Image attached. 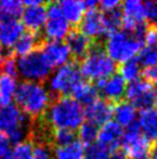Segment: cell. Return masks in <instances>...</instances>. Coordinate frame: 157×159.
Instances as JSON below:
<instances>
[{
    "instance_id": "30",
    "label": "cell",
    "mask_w": 157,
    "mask_h": 159,
    "mask_svg": "<svg viewBox=\"0 0 157 159\" xmlns=\"http://www.w3.org/2000/svg\"><path fill=\"white\" fill-rule=\"evenodd\" d=\"M97 135H98V127L88 122V121L83 122L78 128L80 142L84 146H88L92 143H95V141L97 139Z\"/></svg>"
},
{
    "instance_id": "34",
    "label": "cell",
    "mask_w": 157,
    "mask_h": 159,
    "mask_svg": "<svg viewBox=\"0 0 157 159\" xmlns=\"http://www.w3.org/2000/svg\"><path fill=\"white\" fill-rule=\"evenodd\" d=\"M110 155L111 152L98 143L84 146V159H108Z\"/></svg>"
},
{
    "instance_id": "27",
    "label": "cell",
    "mask_w": 157,
    "mask_h": 159,
    "mask_svg": "<svg viewBox=\"0 0 157 159\" xmlns=\"http://www.w3.org/2000/svg\"><path fill=\"white\" fill-rule=\"evenodd\" d=\"M119 72H120L119 75H120L125 81H128V83H133V81L140 79V75L142 73L141 65H140V63L138 62L136 58L129 59V61H127V62L120 64Z\"/></svg>"
},
{
    "instance_id": "32",
    "label": "cell",
    "mask_w": 157,
    "mask_h": 159,
    "mask_svg": "<svg viewBox=\"0 0 157 159\" xmlns=\"http://www.w3.org/2000/svg\"><path fill=\"white\" fill-rule=\"evenodd\" d=\"M50 141L53 142L57 146L67 145V144H70L72 142L76 141V134H75V131L64 130V129L51 130Z\"/></svg>"
},
{
    "instance_id": "10",
    "label": "cell",
    "mask_w": 157,
    "mask_h": 159,
    "mask_svg": "<svg viewBox=\"0 0 157 159\" xmlns=\"http://www.w3.org/2000/svg\"><path fill=\"white\" fill-rule=\"evenodd\" d=\"M155 89L150 83L144 79H138L129 83L125 89V97L127 102H129L134 108L141 111L149 109L154 105Z\"/></svg>"
},
{
    "instance_id": "39",
    "label": "cell",
    "mask_w": 157,
    "mask_h": 159,
    "mask_svg": "<svg viewBox=\"0 0 157 159\" xmlns=\"http://www.w3.org/2000/svg\"><path fill=\"white\" fill-rule=\"evenodd\" d=\"M11 142L7 137L0 134V159H2L5 157V155L11 150Z\"/></svg>"
},
{
    "instance_id": "29",
    "label": "cell",
    "mask_w": 157,
    "mask_h": 159,
    "mask_svg": "<svg viewBox=\"0 0 157 159\" xmlns=\"http://www.w3.org/2000/svg\"><path fill=\"white\" fill-rule=\"evenodd\" d=\"M104 27L106 35H110L114 31H118L119 28L122 27V13L120 9H116L112 12L103 13Z\"/></svg>"
},
{
    "instance_id": "21",
    "label": "cell",
    "mask_w": 157,
    "mask_h": 159,
    "mask_svg": "<svg viewBox=\"0 0 157 159\" xmlns=\"http://www.w3.org/2000/svg\"><path fill=\"white\" fill-rule=\"evenodd\" d=\"M66 39V44L70 49V56H73L76 59H82L88 53L92 43L78 30H70Z\"/></svg>"
},
{
    "instance_id": "43",
    "label": "cell",
    "mask_w": 157,
    "mask_h": 159,
    "mask_svg": "<svg viewBox=\"0 0 157 159\" xmlns=\"http://www.w3.org/2000/svg\"><path fill=\"white\" fill-rule=\"evenodd\" d=\"M154 105H155V108H156L155 111H157V92L155 93V99H154Z\"/></svg>"
},
{
    "instance_id": "33",
    "label": "cell",
    "mask_w": 157,
    "mask_h": 159,
    "mask_svg": "<svg viewBox=\"0 0 157 159\" xmlns=\"http://www.w3.org/2000/svg\"><path fill=\"white\" fill-rule=\"evenodd\" d=\"M1 5V13L2 18H12L18 19L20 16L23 9V4L21 1H15V0H6L0 2Z\"/></svg>"
},
{
    "instance_id": "36",
    "label": "cell",
    "mask_w": 157,
    "mask_h": 159,
    "mask_svg": "<svg viewBox=\"0 0 157 159\" xmlns=\"http://www.w3.org/2000/svg\"><path fill=\"white\" fill-rule=\"evenodd\" d=\"M144 5V19L150 23L157 25V1H147Z\"/></svg>"
},
{
    "instance_id": "24",
    "label": "cell",
    "mask_w": 157,
    "mask_h": 159,
    "mask_svg": "<svg viewBox=\"0 0 157 159\" xmlns=\"http://www.w3.org/2000/svg\"><path fill=\"white\" fill-rule=\"evenodd\" d=\"M39 45H40V39L37 34L30 33V31H24L21 37L16 41V43L14 44L13 51L16 56L22 57V56H26V55L36 51Z\"/></svg>"
},
{
    "instance_id": "8",
    "label": "cell",
    "mask_w": 157,
    "mask_h": 159,
    "mask_svg": "<svg viewBox=\"0 0 157 159\" xmlns=\"http://www.w3.org/2000/svg\"><path fill=\"white\" fill-rule=\"evenodd\" d=\"M120 145L129 159H151V144L140 133L136 122L124 131Z\"/></svg>"
},
{
    "instance_id": "26",
    "label": "cell",
    "mask_w": 157,
    "mask_h": 159,
    "mask_svg": "<svg viewBox=\"0 0 157 159\" xmlns=\"http://www.w3.org/2000/svg\"><path fill=\"white\" fill-rule=\"evenodd\" d=\"M53 155L56 159H84V145L74 141L67 145L56 146Z\"/></svg>"
},
{
    "instance_id": "3",
    "label": "cell",
    "mask_w": 157,
    "mask_h": 159,
    "mask_svg": "<svg viewBox=\"0 0 157 159\" xmlns=\"http://www.w3.org/2000/svg\"><path fill=\"white\" fill-rule=\"evenodd\" d=\"M80 73L89 80L106 79L113 75L117 70V64L106 55L103 47L100 43H91L88 53L81 59Z\"/></svg>"
},
{
    "instance_id": "14",
    "label": "cell",
    "mask_w": 157,
    "mask_h": 159,
    "mask_svg": "<svg viewBox=\"0 0 157 159\" xmlns=\"http://www.w3.org/2000/svg\"><path fill=\"white\" fill-rule=\"evenodd\" d=\"M122 27L124 31L132 34L140 26L146 23L144 5L139 0H127L121 4Z\"/></svg>"
},
{
    "instance_id": "9",
    "label": "cell",
    "mask_w": 157,
    "mask_h": 159,
    "mask_svg": "<svg viewBox=\"0 0 157 159\" xmlns=\"http://www.w3.org/2000/svg\"><path fill=\"white\" fill-rule=\"evenodd\" d=\"M43 30L48 41H61L70 34V25L64 18L58 2H51L46 6V20Z\"/></svg>"
},
{
    "instance_id": "5",
    "label": "cell",
    "mask_w": 157,
    "mask_h": 159,
    "mask_svg": "<svg viewBox=\"0 0 157 159\" xmlns=\"http://www.w3.org/2000/svg\"><path fill=\"white\" fill-rule=\"evenodd\" d=\"M143 43L134 39L124 30L114 31L110 34L105 41V52L114 63L127 62L135 58L142 49Z\"/></svg>"
},
{
    "instance_id": "31",
    "label": "cell",
    "mask_w": 157,
    "mask_h": 159,
    "mask_svg": "<svg viewBox=\"0 0 157 159\" xmlns=\"http://www.w3.org/2000/svg\"><path fill=\"white\" fill-rule=\"evenodd\" d=\"M138 62L141 66L151 67L157 64V47H146L138 53Z\"/></svg>"
},
{
    "instance_id": "6",
    "label": "cell",
    "mask_w": 157,
    "mask_h": 159,
    "mask_svg": "<svg viewBox=\"0 0 157 159\" xmlns=\"http://www.w3.org/2000/svg\"><path fill=\"white\" fill-rule=\"evenodd\" d=\"M51 67L39 50L19 57L16 61V71L23 81L43 83L51 75Z\"/></svg>"
},
{
    "instance_id": "16",
    "label": "cell",
    "mask_w": 157,
    "mask_h": 159,
    "mask_svg": "<svg viewBox=\"0 0 157 159\" xmlns=\"http://www.w3.org/2000/svg\"><path fill=\"white\" fill-rule=\"evenodd\" d=\"M95 87L97 91H100L105 98L104 100L109 102H119L121 98L125 95L126 81L119 75H112L106 79H102L96 81Z\"/></svg>"
},
{
    "instance_id": "25",
    "label": "cell",
    "mask_w": 157,
    "mask_h": 159,
    "mask_svg": "<svg viewBox=\"0 0 157 159\" xmlns=\"http://www.w3.org/2000/svg\"><path fill=\"white\" fill-rule=\"evenodd\" d=\"M16 77L0 72V107L12 103L18 89Z\"/></svg>"
},
{
    "instance_id": "2",
    "label": "cell",
    "mask_w": 157,
    "mask_h": 159,
    "mask_svg": "<svg viewBox=\"0 0 157 159\" xmlns=\"http://www.w3.org/2000/svg\"><path fill=\"white\" fill-rule=\"evenodd\" d=\"M14 100L22 113L31 119L43 117L52 102V94L43 83L22 81L18 85Z\"/></svg>"
},
{
    "instance_id": "44",
    "label": "cell",
    "mask_w": 157,
    "mask_h": 159,
    "mask_svg": "<svg viewBox=\"0 0 157 159\" xmlns=\"http://www.w3.org/2000/svg\"><path fill=\"white\" fill-rule=\"evenodd\" d=\"M154 31H155V34H156V37H157V25H156V27H155V29H154Z\"/></svg>"
},
{
    "instance_id": "13",
    "label": "cell",
    "mask_w": 157,
    "mask_h": 159,
    "mask_svg": "<svg viewBox=\"0 0 157 159\" xmlns=\"http://www.w3.org/2000/svg\"><path fill=\"white\" fill-rule=\"evenodd\" d=\"M50 67H60L70 62V52L65 42L62 41H46L40 44L39 49Z\"/></svg>"
},
{
    "instance_id": "22",
    "label": "cell",
    "mask_w": 157,
    "mask_h": 159,
    "mask_svg": "<svg viewBox=\"0 0 157 159\" xmlns=\"http://www.w3.org/2000/svg\"><path fill=\"white\" fill-rule=\"evenodd\" d=\"M70 94H72V98L76 100L81 106L84 105L86 107L98 99V91L95 87V85L83 79L75 85Z\"/></svg>"
},
{
    "instance_id": "37",
    "label": "cell",
    "mask_w": 157,
    "mask_h": 159,
    "mask_svg": "<svg viewBox=\"0 0 157 159\" xmlns=\"http://www.w3.org/2000/svg\"><path fill=\"white\" fill-rule=\"evenodd\" d=\"M98 6L102 9L100 11L102 13H108L119 9V7H121V2L118 0H104V1H98Z\"/></svg>"
},
{
    "instance_id": "15",
    "label": "cell",
    "mask_w": 157,
    "mask_h": 159,
    "mask_svg": "<svg viewBox=\"0 0 157 159\" xmlns=\"http://www.w3.org/2000/svg\"><path fill=\"white\" fill-rule=\"evenodd\" d=\"M24 33V27L19 19H0V50L7 51L13 48L16 41Z\"/></svg>"
},
{
    "instance_id": "19",
    "label": "cell",
    "mask_w": 157,
    "mask_h": 159,
    "mask_svg": "<svg viewBox=\"0 0 157 159\" xmlns=\"http://www.w3.org/2000/svg\"><path fill=\"white\" fill-rule=\"evenodd\" d=\"M138 127L149 142L157 141V111L153 108L141 111L138 117Z\"/></svg>"
},
{
    "instance_id": "42",
    "label": "cell",
    "mask_w": 157,
    "mask_h": 159,
    "mask_svg": "<svg viewBox=\"0 0 157 159\" xmlns=\"http://www.w3.org/2000/svg\"><path fill=\"white\" fill-rule=\"evenodd\" d=\"M151 159H157V141L151 148Z\"/></svg>"
},
{
    "instance_id": "28",
    "label": "cell",
    "mask_w": 157,
    "mask_h": 159,
    "mask_svg": "<svg viewBox=\"0 0 157 159\" xmlns=\"http://www.w3.org/2000/svg\"><path fill=\"white\" fill-rule=\"evenodd\" d=\"M2 159H32V142L27 139L15 144Z\"/></svg>"
},
{
    "instance_id": "17",
    "label": "cell",
    "mask_w": 157,
    "mask_h": 159,
    "mask_svg": "<svg viewBox=\"0 0 157 159\" xmlns=\"http://www.w3.org/2000/svg\"><path fill=\"white\" fill-rule=\"evenodd\" d=\"M124 135L122 128L114 121H109L98 129L97 135V143L104 146L110 152L118 150V146L121 143V138Z\"/></svg>"
},
{
    "instance_id": "18",
    "label": "cell",
    "mask_w": 157,
    "mask_h": 159,
    "mask_svg": "<svg viewBox=\"0 0 157 159\" xmlns=\"http://www.w3.org/2000/svg\"><path fill=\"white\" fill-rule=\"evenodd\" d=\"M112 114H113V105L100 98L84 109V116L87 117V121L97 127L111 121Z\"/></svg>"
},
{
    "instance_id": "12",
    "label": "cell",
    "mask_w": 157,
    "mask_h": 159,
    "mask_svg": "<svg viewBox=\"0 0 157 159\" xmlns=\"http://www.w3.org/2000/svg\"><path fill=\"white\" fill-rule=\"evenodd\" d=\"M78 25H80L78 31L86 36L89 41H97L102 39V36L106 35L103 13L97 7L87 9Z\"/></svg>"
},
{
    "instance_id": "4",
    "label": "cell",
    "mask_w": 157,
    "mask_h": 159,
    "mask_svg": "<svg viewBox=\"0 0 157 159\" xmlns=\"http://www.w3.org/2000/svg\"><path fill=\"white\" fill-rule=\"evenodd\" d=\"M31 128L28 123V116L22 113L16 105L0 107V134L9 139L11 143L18 144L28 139Z\"/></svg>"
},
{
    "instance_id": "20",
    "label": "cell",
    "mask_w": 157,
    "mask_h": 159,
    "mask_svg": "<svg viewBox=\"0 0 157 159\" xmlns=\"http://www.w3.org/2000/svg\"><path fill=\"white\" fill-rule=\"evenodd\" d=\"M59 8L64 18L67 20L70 25H78L82 20L83 15L87 12V7L84 1L78 0H64L58 2Z\"/></svg>"
},
{
    "instance_id": "23",
    "label": "cell",
    "mask_w": 157,
    "mask_h": 159,
    "mask_svg": "<svg viewBox=\"0 0 157 159\" xmlns=\"http://www.w3.org/2000/svg\"><path fill=\"white\" fill-rule=\"evenodd\" d=\"M114 122H117L120 127H126L135 123L136 120V109L127 101H119L117 105L113 106V114Z\"/></svg>"
},
{
    "instance_id": "40",
    "label": "cell",
    "mask_w": 157,
    "mask_h": 159,
    "mask_svg": "<svg viewBox=\"0 0 157 159\" xmlns=\"http://www.w3.org/2000/svg\"><path fill=\"white\" fill-rule=\"evenodd\" d=\"M143 43H146L147 47H156L157 45V37L154 29L148 28V30H147L146 35H144Z\"/></svg>"
},
{
    "instance_id": "7",
    "label": "cell",
    "mask_w": 157,
    "mask_h": 159,
    "mask_svg": "<svg viewBox=\"0 0 157 159\" xmlns=\"http://www.w3.org/2000/svg\"><path fill=\"white\" fill-rule=\"evenodd\" d=\"M81 80L82 75L80 73L78 66L75 63L68 62L50 75L48 89L51 94L58 95L59 98L67 97V94H70L75 85Z\"/></svg>"
},
{
    "instance_id": "1",
    "label": "cell",
    "mask_w": 157,
    "mask_h": 159,
    "mask_svg": "<svg viewBox=\"0 0 157 159\" xmlns=\"http://www.w3.org/2000/svg\"><path fill=\"white\" fill-rule=\"evenodd\" d=\"M43 119L50 130L76 131L86 119L84 108L72 97H60L51 102Z\"/></svg>"
},
{
    "instance_id": "11",
    "label": "cell",
    "mask_w": 157,
    "mask_h": 159,
    "mask_svg": "<svg viewBox=\"0 0 157 159\" xmlns=\"http://www.w3.org/2000/svg\"><path fill=\"white\" fill-rule=\"evenodd\" d=\"M21 13L22 26L28 31L37 34L46 20V5L42 1H23Z\"/></svg>"
},
{
    "instance_id": "35",
    "label": "cell",
    "mask_w": 157,
    "mask_h": 159,
    "mask_svg": "<svg viewBox=\"0 0 157 159\" xmlns=\"http://www.w3.org/2000/svg\"><path fill=\"white\" fill-rule=\"evenodd\" d=\"M53 152L46 142L32 143V159H52Z\"/></svg>"
},
{
    "instance_id": "38",
    "label": "cell",
    "mask_w": 157,
    "mask_h": 159,
    "mask_svg": "<svg viewBox=\"0 0 157 159\" xmlns=\"http://www.w3.org/2000/svg\"><path fill=\"white\" fill-rule=\"evenodd\" d=\"M143 77H144V80H147L153 86L154 85L157 86V64L151 67H147L143 71Z\"/></svg>"
},
{
    "instance_id": "41",
    "label": "cell",
    "mask_w": 157,
    "mask_h": 159,
    "mask_svg": "<svg viewBox=\"0 0 157 159\" xmlns=\"http://www.w3.org/2000/svg\"><path fill=\"white\" fill-rule=\"evenodd\" d=\"M108 159H127L126 155L124 153V151L121 150H116L113 152H111V155L109 156Z\"/></svg>"
},
{
    "instance_id": "45",
    "label": "cell",
    "mask_w": 157,
    "mask_h": 159,
    "mask_svg": "<svg viewBox=\"0 0 157 159\" xmlns=\"http://www.w3.org/2000/svg\"><path fill=\"white\" fill-rule=\"evenodd\" d=\"M2 18V13H1V5H0V19Z\"/></svg>"
}]
</instances>
